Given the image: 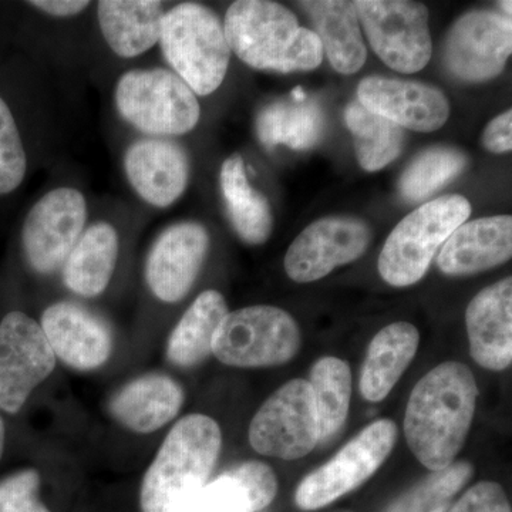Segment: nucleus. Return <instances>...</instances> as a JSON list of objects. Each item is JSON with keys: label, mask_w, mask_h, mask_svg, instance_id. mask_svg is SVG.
Returning <instances> with one entry per match:
<instances>
[{"label": "nucleus", "mask_w": 512, "mask_h": 512, "mask_svg": "<svg viewBox=\"0 0 512 512\" xmlns=\"http://www.w3.org/2000/svg\"><path fill=\"white\" fill-rule=\"evenodd\" d=\"M302 335L291 313L256 305L229 312L212 340V353L227 366L285 365L301 350Z\"/></svg>", "instance_id": "0eeeda50"}, {"label": "nucleus", "mask_w": 512, "mask_h": 512, "mask_svg": "<svg viewBox=\"0 0 512 512\" xmlns=\"http://www.w3.org/2000/svg\"><path fill=\"white\" fill-rule=\"evenodd\" d=\"M470 355L491 372L512 363V279L505 278L474 296L466 312Z\"/></svg>", "instance_id": "6ab92c4d"}, {"label": "nucleus", "mask_w": 512, "mask_h": 512, "mask_svg": "<svg viewBox=\"0 0 512 512\" xmlns=\"http://www.w3.org/2000/svg\"><path fill=\"white\" fill-rule=\"evenodd\" d=\"M124 171L138 197L153 207L167 208L187 190L190 160L170 138H141L127 148Z\"/></svg>", "instance_id": "f3484780"}, {"label": "nucleus", "mask_w": 512, "mask_h": 512, "mask_svg": "<svg viewBox=\"0 0 512 512\" xmlns=\"http://www.w3.org/2000/svg\"><path fill=\"white\" fill-rule=\"evenodd\" d=\"M471 204L461 195H446L421 205L397 224L380 252L379 274L387 284H417L450 235L467 222Z\"/></svg>", "instance_id": "39448f33"}, {"label": "nucleus", "mask_w": 512, "mask_h": 512, "mask_svg": "<svg viewBox=\"0 0 512 512\" xmlns=\"http://www.w3.org/2000/svg\"><path fill=\"white\" fill-rule=\"evenodd\" d=\"M40 328L56 357L77 370L99 369L109 360L113 335L96 313L72 302L49 306Z\"/></svg>", "instance_id": "a211bd4d"}, {"label": "nucleus", "mask_w": 512, "mask_h": 512, "mask_svg": "<svg viewBox=\"0 0 512 512\" xmlns=\"http://www.w3.org/2000/svg\"><path fill=\"white\" fill-rule=\"evenodd\" d=\"M370 229L350 217H328L313 222L292 242L285 256V271L293 282L309 284L333 269L350 264L369 247Z\"/></svg>", "instance_id": "4468645a"}, {"label": "nucleus", "mask_w": 512, "mask_h": 512, "mask_svg": "<svg viewBox=\"0 0 512 512\" xmlns=\"http://www.w3.org/2000/svg\"><path fill=\"white\" fill-rule=\"evenodd\" d=\"M474 468L468 461H457L444 470L433 471L429 477L407 490L384 512H431L450 507L454 497L471 480Z\"/></svg>", "instance_id": "2f4dec72"}, {"label": "nucleus", "mask_w": 512, "mask_h": 512, "mask_svg": "<svg viewBox=\"0 0 512 512\" xmlns=\"http://www.w3.org/2000/svg\"><path fill=\"white\" fill-rule=\"evenodd\" d=\"M511 50V18L493 10H474L454 23L444 59L458 79L480 83L503 72Z\"/></svg>", "instance_id": "ddd939ff"}, {"label": "nucleus", "mask_w": 512, "mask_h": 512, "mask_svg": "<svg viewBox=\"0 0 512 512\" xmlns=\"http://www.w3.org/2000/svg\"><path fill=\"white\" fill-rule=\"evenodd\" d=\"M483 144L490 153H510L512 148V111L508 110L490 121L483 134Z\"/></svg>", "instance_id": "e433bc0d"}, {"label": "nucleus", "mask_w": 512, "mask_h": 512, "mask_svg": "<svg viewBox=\"0 0 512 512\" xmlns=\"http://www.w3.org/2000/svg\"><path fill=\"white\" fill-rule=\"evenodd\" d=\"M190 512H259L247 485L234 468L205 485Z\"/></svg>", "instance_id": "72a5a7b5"}, {"label": "nucleus", "mask_w": 512, "mask_h": 512, "mask_svg": "<svg viewBox=\"0 0 512 512\" xmlns=\"http://www.w3.org/2000/svg\"><path fill=\"white\" fill-rule=\"evenodd\" d=\"M466 154L453 147H431L414 158L400 178L404 200L419 202L453 181L467 167Z\"/></svg>", "instance_id": "7c9ffc66"}, {"label": "nucleus", "mask_w": 512, "mask_h": 512, "mask_svg": "<svg viewBox=\"0 0 512 512\" xmlns=\"http://www.w3.org/2000/svg\"><path fill=\"white\" fill-rule=\"evenodd\" d=\"M3 448H5V423L0 419V458L3 456Z\"/></svg>", "instance_id": "58836bf2"}, {"label": "nucleus", "mask_w": 512, "mask_h": 512, "mask_svg": "<svg viewBox=\"0 0 512 512\" xmlns=\"http://www.w3.org/2000/svg\"><path fill=\"white\" fill-rule=\"evenodd\" d=\"M30 6L53 16V18H73L80 15L90 6V2L83 0H33L29 2Z\"/></svg>", "instance_id": "4c0bfd02"}, {"label": "nucleus", "mask_w": 512, "mask_h": 512, "mask_svg": "<svg viewBox=\"0 0 512 512\" xmlns=\"http://www.w3.org/2000/svg\"><path fill=\"white\" fill-rule=\"evenodd\" d=\"M28 168L18 124L6 101L0 97V195L18 190Z\"/></svg>", "instance_id": "473e14b6"}, {"label": "nucleus", "mask_w": 512, "mask_h": 512, "mask_svg": "<svg viewBox=\"0 0 512 512\" xmlns=\"http://www.w3.org/2000/svg\"><path fill=\"white\" fill-rule=\"evenodd\" d=\"M40 474L23 470L0 481V512H50L40 501Z\"/></svg>", "instance_id": "f704fd0d"}, {"label": "nucleus", "mask_w": 512, "mask_h": 512, "mask_svg": "<svg viewBox=\"0 0 512 512\" xmlns=\"http://www.w3.org/2000/svg\"><path fill=\"white\" fill-rule=\"evenodd\" d=\"M208 251L210 234L204 225L192 221L171 225L148 252V288L161 302H180L197 281Z\"/></svg>", "instance_id": "2eb2a0df"}, {"label": "nucleus", "mask_w": 512, "mask_h": 512, "mask_svg": "<svg viewBox=\"0 0 512 512\" xmlns=\"http://www.w3.org/2000/svg\"><path fill=\"white\" fill-rule=\"evenodd\" d=\"M357 103L394 124L431 133L447 123L450 104L436 87L387 77H366L357 87Z\"/></svg>", "instance_id": "dca6fc26"}, {"label": "nucleus", "mask_w": 512, "mask_h": 512, "mask_svg": "<svg viewBox=\"0 0 512 512\" xmlns=\"http://www.w3.org/2000/svg\"><path fill=\"white\" fill-rule=\"evenodd\" d=\"M55 367V353L39 323L23 312L8 313L0 322V409L19 413Z\"/></svg>", "instance_id": "f8f14e48"}, {"label": "nucleus", "mask_w": 512, "mask_h": 512, "mask_svg": "<svg viewBox=\"0 0 512 512\" xmlns=\"http://www.w3.org/2000/svg\"><path fill=\"white\" fill-rule=\"evenodd\" d=\"M119 249L113 225L97 222L87 228L63 264L64 285L83 298L101 295L113 278Z\"/></svg>", "instance_id": "393cba45"}, {"label": "nucleus", "mask_w": 512, "mask_h": 512, "mask_svg": "<svg viewBox=\"0 0 512 512\" xmlns=\"http://www.w3.org/2000/svg\"><path fill=\"white\" fill-rule=\"evenodd\" d=\"M165 15L157 0H101L97 18L101 35L110 49L123 59L144 55L160 40Z\"/></svg>", "instance_id": "4be33fe9"}, {"label": "nucleus", "mask_w": 512, "mask_h": 512, "mask_svg": "<svg viewBox=\"0 0 512 512\" xmlns=\"http://www.w3.org/2000/svg\"><path fill=\"white\" fill-rule=\"evenodd\" d=\"M184 390L170 376L150 373L131 380L111 397L113 419L134 433L160 430L180 413Z\"/></svg>", "instance_id": "412c9836"}, {"label": "nucleus", "mask_w": 512, "mask_h": 512, "mask_svg": "<svg viewBox=\"0 0 512 512\" xmlns=\"http://www.w3.org/2000/svg\"><path fill=\"white\" fill-rule=\"evenodd\" d=\"M249 443L262 456L292 461L308 456L319 444L315 400L308 380L285 383L256 412Z\"/></svg>", "instance_id": "9d476101"}, {"label": "nucleus", "mask_w": 512, "mask_h": 512, "mask_svg": "<svg viewBox=\"0 0 512 512\" xmlns=\"http://www.w3.org/2000/svg\"><path fill=\"white\" fill-rule=\"evenodd\" d=\"M114 101L120 116L150 137L183 136L194 130L201 117L195 93L167 69L124 73L117 82Z\"/></svg>", "instance_id": "423d86ee"}, {"label": "nucleus", "mask_w": 512, "mask_h": 512, "mask_svg": "<svg viewBox=\"0 0 512 512\" xmlns=\"http://www.w3.org/2000/svg\"><path fill=\"white\" fill-rule=\"evenodd\" d=\"M86 198L74 188L47 192L33 205L22 228L26 261L40 275L55 274L84 232Z\"/></svg>", "instance_id": "9b49d317"}, {"label": "nucleus", "mask_w": 512, "mask_h": 512, "mask_svg": "<svg viewBox=\"0 0 512 512\" xmlns=\"http://www.w3.org/2000/svg\"><path fill=\"white\" fill-rule=\"evenodd\" d=\"M220 184L229 220L238 237L249 245L265 244L274 227L271 205L249 184L241 156L235 154L224 161Z\"/></svg>", "instance_id": "bb28decb"}, {"label": "nucleus", "mask_w": 512, "mask_h": 512, "mask_svg": "<svg viewBox=\"0 0 512 512\" xmlns=\"http://www.w3.org/2000/svg\"><path fill=\"white\" fill-rule=\"evenodd\" d=\"M498 5H501V8L504 9L505 13H508V18H511V2H500Z\"/></svg>", "instance_id": "ea45409f"}, {"label": "nucleus", "mask_w": 512, "mask_h": 512, "mask_svg": "<svg viewBox=\"0 0 512 512\" xmlns=\"http://www.w3.org/2000/svg\"><path fill=\"white\" fill-rule=\"evenodd\" d=\"M228 313L220 292H202L171 332L167 346L170 362L178 367H194L204 362L212 353V340Z\"/></svg>", "instance_id": "cd10ccee"}, {"label": "nucleus", "mask_w": 512, "mask_h": 512, "mask_svg": "<svg viewBox=\"0 0 512 512\" xmlns=\"http://www.w3.org/2000/svg\"><path fill=\"white\" fill-rule=\"evenodd\" d=\"M158 43L195 96H210L224 82L231 49L221 19L207 6L187 2L165 12Z\"/></svg>", "instance_id": "20e7f679"}, {"label": "nucleus", "mask_w": 512, "mask_h": 512, "mask_svg": "<svg viewBox=\"0 0 512 512\" xmlns=\"http://www.w3.org/2000/svg\"><path fill=\"white\" fill-rule=\"evenodd\" d=\"M345 123L355 140L357 161L363 170H382L402 153L403 128L357 101L346 107Z\"/></svg>", "instance_id": "c756f323"}, {"label": "nucleus", "mask_w": 512, "mask_h": 512, "mask_svg": "<svg viewBox=\"0 0 512 512\" xmlns=\"http://www.w3.org/2000/svg\"><path fill=\"white\" fill-rule=\"evenodd\" d=\"M308 382L318 416L319 444H328L348 420L352 372L348 363L339 357L326 356L313 365Z\"/></svg>", "instance_id": "c85d7f7f"}, {"label": "nucleus", "mask_w": 512, "mask_h": 512, "mask_svg": "<svg viewBox=\"0 0 512 512\" xmlns=\"http://www.w3.org/2000/svg\"><path fill=\"white\" fill-rule=\"evenodd\" d=\"M419 342V330L412 323H392L377 333L360 375V392L366 400L379 403L389 396L413 362Z\"/></svg>", "instance_id": "5701e85b"}, {"label": "nucleus", "mask_w": 512, "mask_h": 512, "mask_svg": "<svg viewBox=\"0 0 512 512\" xmlns=\"http://www.w3.org/2000/svg\"><path fill=\"white\" fill-rule=\"evenodd\" d=\"M396 440L397 427L392 420L369 424L328 463L303 478L296 490V505L303 511H315L356 490L383 466Z\"/></svg>", "instance_id": "6e6552de"}, {"label": "nucleus", "mask_w": 512, "mask_h": 512, "mask_svg": "<svg viewBox=\"0 0 512 512\" xmlns=\"http://www.w3.org/2000/svg\"><path fill=\"white\" fill-rule=\"evenodd\" d=\"M229 49L249 67L279 73L309 72L320 66L323 47L312 30L279 3L238 0L224 20Z\"/></svg>", "instance_id": "7ed1b4c3"}, {"label": "nucleus", "mask_w": 512, "mask_h": 512, "mask_svg": "<svg viewBox=\"0 0 512 512\" xmlns=\"http://www.w3.org/2000/svg\"><path fill=\"white\" fill-rule=\"evenodd\" d=\"M476 377L460 362H444L419 380L404 414V436L414 457L440 471L454 463L473 423Z\"/></svg>", "instance_id": "f257e3e1"}, {"label": "nucleus", "mask_w": 512, "mask_h": 512, "mask_svg": "<svg viewBox=\"0 0 512 512\" xmlns=\"http://www.w3.org/2000/svg\"><path fill=\"white\" fill-rule=\"evenodd\" d=\"M301 8L315 25L316 36L333 69L342 74L359 72L366 63L367 52L353 2L315 0L302 2Z\"/></svg>", "instance_id": "b1692460"}, {"label": "nucleus", "mask_w": 512, "mask_h": 512, "mask_svg": "<svg viewBox=\"0 0 512 512\" xmlns=\"http://www.w3.org/2000/svg\"><path fill=\"white\" fill-rule=\"evenodd\" d=\"M511 255L512 218L497 215L461 224L441 247L437 266L446 275H473L505 264Z\"/></svg>", "instance_id": "aec40b11"}, {"label": "nucleus", "mask_w": 512, "mask_h": 512, "mask_svg": "<svg viewBox=\"0 0 512 512\" xmlns=\"http://www.w3.org/2000/svg\"><path fill=\"white\" fill-rule=\"evenodd\" d=\"M325 114L322 106L296 90L289 99L278 100L261 110L256 119V134L265 147L286 146L308 150L322 140Z\"/></svg>", "instance_id": "a878e982"}, {"label": "nucleus", "mask_w": 512, "mask_h": 512, "mask_svg": "<svg viewBox=\"0 0 512 512\" xmlns=\"http://www.w3.org/2000/svg\"><path fill=\"white\" fill-rule=\"evenodd\" d=\"M222 447L217 421L190 414L165 437L141 485L143 512H190L208 484Z\"/></svg>", "instance_id": "f03ea898"}, {"label": "nucleus", "mask_w": 512, "mask_h": 512, "mask_svg": "<svg viewBox=\"0 0 512 512\" xmlns=\"http://www.w3.org/2000/svg\"><path fill=\"white\" fill-rule=\"evenodd\" d=\"M450 512H512V508L500 484L481 481L467 490Z\"/></svg>", "instance_id": "c9c22d12"}, {"label": "nucleus", "mask_w": 512, "mask_h": 512, "mask_svg": "<svg viewBox=\"0 0 512 512\" xmlns=\"http://www.w3.org/2000/svg\"><path fill=\"white\" fill-rule=\"evenodd\" d=\"M370 46L390 69L400 73L423 70L433 55L426 6L407 0L353 2Z\"/></svg>", "instance_id": "1a4fd4ad"}]
</instances>
